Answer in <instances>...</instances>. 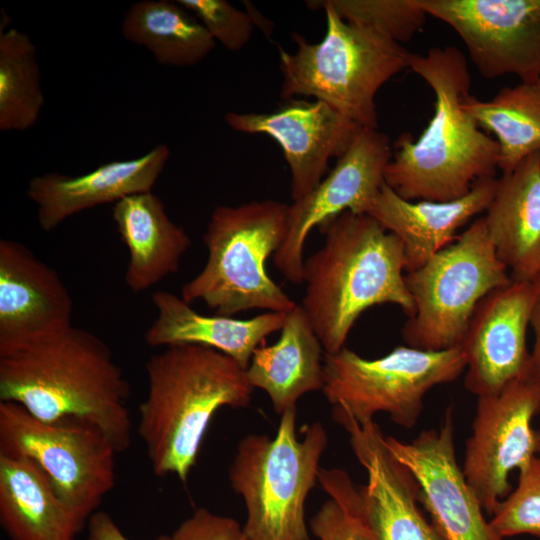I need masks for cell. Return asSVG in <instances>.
Masks as SVG:
<instances>
[{"instance_id":"6da1fadb","label":"cell","mask_w":540,"mask_h":540,"mask_svg":"<svg viewBox=\"0 0 540 540\" xmlns=\"http://www.w3.org/2000/svg\"><path fill=\"white\" fill-rule=\"evenodd\" d=\"M410 69L435 95L434 114L417 140L395 142L384 182L408 201L447 202L462 198L498 168L499 147L464 108L471 77L463 53L454 46L413 54Z\"/></svg>"},{"instance_id":"7a4b0ae2","label":"cell","mask_w":540,"mask_h":540,"mask_svg":"<svg viewBox=\"0 0 540 540\" xmlns=\"http://www.w3.org/2000/svg\"><path fill=\"white\" fill-rule=\"evenodd\" d=\"M130 386L107 344L94 333L66 332L0 356V402L55 422L78 419L101 429L123 452L131 444Z\"/></svg>"},{"instance_id":"3957f363","label":"cell","mask_w":540,"mask_h":540,"mask_svg":"<svg viewBox=\"0 0 540 540\" xmlns=\"http://www.w3.org/2000/svg\"><path fill=\"white\" fill-rule=\"evenodd\" d=\"M145 372L137 433L153 473L185 483L216 412L247 407L254 388L234 359L198 344L165 347L149 357Z\"/></svg>"},{"instance_id":"277c9868","label":"cell","mask_w":540,"mask_h":540,"mask_svg":"<svg viewBox=\"0 0 540 540\" xmlns=\"http://www.w3.org/2000/svg\"><path fill=\"white\" fill-rule=\"evenodd\" d=\"M322 230L323 245L304 261L305 311L324 352L336 353L360 315L392 303L415 312L405 282L402 242L372 216L345 211Z\"/></svg>"},{"instance_id":"5b68a950","label":"cell","mask_w":540,"mask_h":540,"mask_svg":"<svg viewBox=\"0 0 540 540\" xmlns=\"http://www.w3.org/2000/svg\"><path fill=\"white\" fill-rule=\"evenodd\" d=\"M307 4L325 10L326 33L316 43L294 34L296 51L279 49L281 97H311L361 127L378 128L376 95L410 68L412 53L374 29L346 22L326 0Z\"/></svg>"},{"instance_id":"8992f818","label":"cell","mask_w":540,"mask_h":540,"mask_svg":"<svg viewBox=\"0 0 540 540\" xmlns=\"http://www.w3.org/2000/svg\"><path fill=\"white\" fill-rule=\"evenodd\" d=\"M288 211V204L272 199L216 206L202 236L206 264L183 285L181 298L189 304L202 301L224 316L252 309H294L297 303L265 266L284 240Z\"/></svg>"},{"instance_id":"52a82bcc","label":"cell","mask_w":540,"mask_h":540,"mask_svg":"<svg viewBox=\"0 0 540 540\" xmlns=\"http://www.w3.org/2000/svg\"><path fill=\"white\" fill-rule=\"evenodd\" d=\"M296 407L281 414L276 435L242 438L229 467L232 489L242 497L248 540H310L305 502L318 481L328 443L320 422L296 433Z\"/></svg>"},{"instance_id":"ba28073f","label":"cell","mask_w":540,"mask_h":540,"mask_svg":"<svg viewBox=\"0 0 540 540\" xmlns=\"http://www.w3.org/2000/svg\"><path fill=\"white\" fill-rule=\"evenodd\" d=\"M465 369L460 347L427 351L398 346L375 359L344 347L324 353L322 392L338 423L353 420L364 424L383 412L395 424L412 428L423 411L426 394L456 380Z\"/></svg>"},{"instance_id":"9c48e42d","label":"cell","mask_w":540,"mask_h":540,"mask_svg":"<svg viewBox=\"0 0 540 540\" xmlns=\"http://www.w3.org/2000/svg\"><path fill=\"white\" fill-rule=\"evenodd\" d=\"M511 281L484 217L477 218L422 267L405 274L415 305L402 331L406 345L427 351L459 347L479 301Z\"/></svg>"},{"instance_id":"30bf717a","label":"cell","mask_w":540,"mask_h":540,"mask_svg":"<svg viewBox=\"0 0 540 540\" xmlns=\"http://www.w3.org/2000/svg\"><path fill=\"white\" fill-rule=\"evenodd\" d=\"M117 453L106 434L89 422H45L18 404L0 402V455L34 463L83 523L114 488Z\"/></svg>"},{"instance_id":"8fae6325","label":"cell","mask_w":540,"mask_h":540,"mask_svg":"<svg viewBox=\"0 0 540 540\" xmlns=\"http://www.w3.org/2000/svg\"><path fill=\"white\" fill-rule=\"evenodd\" d=\"M539 412L540 381L529 362L500 392L478 397L462 471L488 515L510 493L509 474L537 454L531 422Z\"/></svg>"},{"instance_id":"7c38bea8","label":"cell","mask_w":540,"mask_h":540,"mask_svg":"<svg viewBox=\"0 0 540 540\" xmlns=\"http://www.w3.org/2000/svg\"><path fill=\"white\" fill-rule=\"evenodd\" d=\"M393 156L388 136L361 127L334 168L305 197L289 205L284 240L273 262L293 284H303L304 246L310 232L345 211L363 214L384 183Z\"/></svg>"},{"instance_id":"4fadbf2b","label":"cell","mask_w":540,"mask_h":540,"mask_svg":"<svg viewBox=\"0 0 540 540\" xmlns=\"http://www.w3.org/2000/svg\"><path fill=\"white\" fill-rule=\"evenodd\" d=\"M449 25L480 74L540 79V0H417Z\"/></svg>"},{"instance_id":"5bb4252c","label":"cell","mask_w":540,"mask_h":540,"mask_svg":"<svg viewBox=\"0 0 540 540\" xmlns=\"http://www.w3.org/2000/svg\"><path fill=\"white\" fill-rule=\"evenodd\" d=\"M453 414L448 407L438 428L423 430L410 442L385 436V445L414 478L419 502L441 540H503L486 520L457 462Z\"/></svg>"},{"instance_id":"9a60e30c","label":"cell","mask_w":540,"mask_h":540,"mask_svg":"<svg viewBox=\"0 0 540 540\" xmlns=\"http://www.w3.org/2000/svg\"><path fill=\"white\" fill-rule=\"evenodd\" d=\"M538 299L532 282L512 279L479 301L459 345L470 393L497 394L526 369V331Z\"/></svg>"},{"instance_id":"2e32d148","label":"cell","mask_w":540,"mask_h":540,"mask_svg":"<svg viewBox=\"0 0 540 540\" xmlns=\"http://www.w3.org/2000/svg\"><path fill=\"white\" fill-rule=\"evenodd\" d=\"M225 122L246 134H265L281 147L290 170L293 202L326 176L329 161L348 148L360 125L321 101L290 102L270 113L227 112Z\"/></svg>"},{"instance_id":"e0dca14e","label":"cell","mask_w":540,"mask_h":540,"mask_svg":"<svg viewBox=\"0 0 540 540\" xmlns=\"http://www.w3.org/2000/svg\"><path fill=\"white\" fill-rule=\"evenodd\" d=\"M73 301L59 274L21 242L0 240V356L72 327Z\"/></svg>"},{"instance_id":"ac0fdd59","label":"cell","mask_w":540,"mask_h":540,"mask_svg":"<svg viewBox=\"0 0 540 540\" xmlns=\"http://www.w3.org/2000/svg\"><path fill=\"white\" fill-rule=\"evenodd\" d=\"M367 483L359 489L362 511L373 540H441L422 514L417 484L410 472L387 449L382 430L373 420L339 423Z\"/></svg>"},{"instance_id":"d6986e66","label":"cell","mask_w":540,"mask_h":540,"mask_svg":"<svg viewBox=\"0 0 540 540\" xmlns=\"http://www.w3.org/2000/svg\"><path fill=\"white\" fill-rule=\"evenodd\" d=\"M169 157V148L160 144L142 156L107 162L82 175L44 173L29 181L27 197L37 205L41 229L50 232L82 211L150 192Z\"/></svg>"},{"instance_id":"ffe728a7","label":"cell","mask_w":540,"mask_h":540,"mask_svg":"<svg viewBox=\"0 0 540 540\" xmlns=\"http://www.w3.org/2000/svg\"><path fill=\"white\" fill-rule=\"evenodd\" d=\"M496 187L497 179L491 177L477 181L468 194L456 200L408 201L384 182L366 214L399 238L406 270L414 271L450 245L460 227L488 209Z\"/></svg>"},{"instance_id":"44dd1931","label":"cell","mask_w":540,"mask_h":540,"mask_svg":"<svg viewBox=\"0 0 540 540\" xmlns=\"http://www.w3.org/2000/svg\"><path fill=\"white\" fill-rule=\"evenodd\" d=\"M151 301L157 316L144 334L147 345L207 346L231 357L245 370L256 349L264 345L268 336L282 329L286 318V313L271 311L250 319L203 315L167 290L155 291Z\"/></svg>"},{"instance_id":"7402d4cb","label":"cell","mask_w":540,"mask_h":540,"mask_svg":"<svg viewBox=\"0 0 540 540\" xmlns=\"http://www.w3.org/2000/svg\"><path fill=\"white\" fill-rule=\"evenodd\" d=\"M486 212L490 240L511 278L534 281L540 275V152L497 179Z\"/></svg>"},{"instance_id":"603a6c76","label":"cell","mask_w":540,"mask_h":540,"mask_svg":"<svg viewBox=\"0 0 540 540\" xmlns=\"http://www.w3.org/2000/svg\"><path fill=\"white\" fill-rule=\"evenodd\" d=\"M112 217L129 252L124 279L133 293L146 291L179 270L191 239L152 191L114 203Z\"/></svg>"},{"instance_id":"cb8c5ba5","label":"cell","mask_w":540,"mask_h":540,"mask_svg":"<svg viewBox=\"0 0 540 540\" xmlns=\"http://www.w3.org/2000/svg\"><path fill=\"white\" fill-rule=\"evenodd\" d=\"M280 332L276 343L256 349L246 375L282 414L306 393L322 390L324 349L301 305L286 313Z\"/></svg>"},{"instance_id":"d4e9b609","label":"cell","mask_w":540,"mask_h":540,"mask_svg":"<svg viewBox=\"0 0 540 540\" xmlns=\"http://www.w3.org/2000/svg\"><path fill=\"white\" fill-rule=\"evenodd\" d=\"M0 523L11 540H74L84 524L34 463L6 455H0Z\"/></svg>"},{"instance_id":"484cf974","label":"cell","mask_w":540,"mask_h":540,"mask_svg":"<svg viewBox=\"0 0 540 540\" xmlns=\"http://www.w3.org/2000/svg\"><path fill=\"white\" fill-rule=\"evenodd\" d=\"M122 36L145 47L161 65L194 66L215 48L203 24L177 0H141L129 6Z\"/></svg>"},{"instance_id":"4316f807","label":"cell","mask_w":540,"mask_h":540,"mask_svg":"<svg viewBox=\"0 0 540 540\" xmlns=\"http://www.w3.org/2000/svg\"><path fill=\"white\" fill-rule=\"evenodd\" d=\"M464 108L481 128L496 136L498 168L503 174L540 152V79L502 88L485 101L469 95Z\"/></svg>"},{"instance_id":"83f0119b","label":"cell","mask_w":540,"mask_h":540,"mask_svg":"<svg viewBox=\"0 0 540 540\" xmlns=\"http://www.w3.org/2000/svg\"><path fill=\"white\" fill-rule=\"evenodd\" d=\"M44 102L36 46L16 28L0 30V130L31 128Z\"/></svg>"},{"instance_id":"f1b7e54d","label":"cell","mask_w":540,"mask_h":540,"mask_svg":"<svg viewBox=\"0 0 540 540\" xmlns=\"http://www.w3.org/2000/svg\"><path fill=\"white\" fill-rule=\"evenodd\" d=\"M318 482L328 494L310 521L318 540H373L366 523L359 489L342 469L320 468Z\"/></svg>"},{"instance_id":"f546056e","label":"cell","mask_w":540,"mask_h":540,"mask_svg":"<svg viewBox=\"0 0 540 540\" xmlns=\"http://www.w3.org/2000/svg\"><path fill=\"white\" fill-rule=\"evenodd\" d=\"M348 23L374 29L402 44L419 32L427 14L417 0H326Z\"/></svg>"},{"instance_id":"4dcf8cb0","label":"cell","mask_w":540,"mask_h":540,"mask_svg":"<svg viewBox=\"0 0 540 540\" xmlns=\"http://www.w3.org/2000/svg\"><path fill=\"white\" fill-rule=\"evenodd\" d=\"M501 538L529 534L540 538V454L519 471L518 485L493 511L489 520Z\"/></svg>"},{"instance_id":"1f68e13d","label":"cell","mask_w":540,"mask_h":540,"mask_svg":"<svg viewBox=\"0 0 540 540\" xmlns=\"http://www.w3.org/2000/svg\"><path fill=\"white\" fill-rule=\"evenodd\" d=\"M203 24L215 42L237 52L250 41L255 20L251 13L225 0H177Z\"/></svg>"},{"instance_id":"d6a6232c","label":"cell","mask_w":540,"mask_h":540,"mask_svg":"<svg viewBox=\"0 0 540 540\" xmlns=\"http://www.w3.org/2000/svg\"><path fill=\"white\" fill-rule=\"evenodd\" d=\"M172 540H248L233 518L199 508L171 534Z\"/></svg>"},{"instance_id":"836d02e7","label":"cell","mask_w":540,"mask_h":540,"mask_svg":"<svg viewBox=\"0 0 540 540\" xmlns=\"http://www.w3.org/2000/svg\"><path fill=\"white\" fill-rule=\"evenodd\" d=\"M86 540H132L128 538L111 517L104 511H96L89 518ZM156 540H172L171 535H161Z\"/></svg>"},{"instance_id":"e575fe53","label":"cell","mask_w":540,"mask_h":540,"mask_svg":"<svg viewBox=\"0 0 540 540\" xmlns=\"http://www.w3.org/2000/svg\"><path fill=\"white\" fill-rule=\"evenodd\" d=\"M530 325L534 331V344L529 355V367L540 381V296L534 307Z\"/></svg>"},{"instance_id":"d590c367","label":"cell","mask_w":540,"mask_h":540,"mask_svg":"<svg viewBox=\"0 0 540 540\" xmlns=\"http://www.w3.org/2000/svg\"><path fill=\"white\" fill-rule=\"evenodd\" d=\"M532 283L534 284L539 296H540V275L534 280L532 281Z\"/></svg>"},{"instance_id":"8d00e7d4","label":"cell","mask_w":540,"mask_h":540,"mask_svg":"<svg viewBox=\"0 0 540 540\" xmlns=\"http://www.w3.org/2000/svg\"><path fill=\"white\" fill-rule=\"evenodd\" d=\"M537 453L540 454V429L536 431Z\"/></svg>"}]
</instances>
